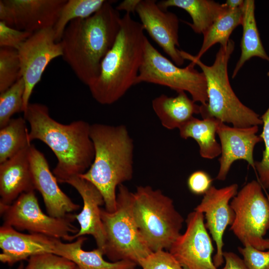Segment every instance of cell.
Returning a JSON list of instances; mask_svg holds the SVG:
<instances>
[{"instance_id":"cell-27","label":"cell","mask_w":269,"mask_h":269,"mask_svg":"<svg viewBox=\"0 0 269 269\" xmlns=\"http://www.w3.org/2000/svg\"><path fill=\"white\" fill-rule=\"evenodd\" d=\"M26 121L12 118L0 129V163L15 155L31 143L28 140Z\"/></svg>"},{"instance_id":"cell-8","label":"cell","mask_w":269,"mask_h":269,"mask_svg":"<svg viewBox=\"0 0 269 269\" xmlns=\"http://www.w3.org/2000/svg\"><path fill=\"white\" fill-rule=\"evenodd\" d=\"M190 63L180 68L163 56L146 38L142 63L135 85L141 82L158 84L175 90L187 92L195 102L205 105L208 101L206 80L202 72Z\"/></svg>"},{"instance_id":"cell-26","label":"cell","mask_w":269,"mask_h":269,"mask_svg":"<svg viewBox=\"0 0 269 269\" xmlns=\"http://www.w3.org/2000/svg\"><path fill=\"white\" fill-rule=\"evenodd\" d=\"M242 7L235 9H227L211 25L203 35L201 47L197 54L194 56L197 59L201 57L214 44L219 43L226 46L233 30L241 25Z\"/></svg>"},{"instance_id":"cell-23","label":"cell","mask_w":269,"mask_h":269,"mask_svg":"<svg viewBox=\"0 0 269 269\" xmlns=\"http://www.w3.org/2000/svg\"><path fill=\"white\" fill-rule=\"evenodd\" d=\"M243 32L241 41V52L232 74L234 78L245 63L254 57L269 62V56L261 41L255 17V1L245 0L242 7Z\"/></svg>"},{"instance_id":"cell-35","label":"cell","mask_w":269,"mask_h":269,"mask_svg":"<svg viewBox=\"0 0 269 269\" xmlns=\"http://www.w3.org/2000/svg\"><path fill=\"white\" fill-rule=\"evenodd\" d=\"M32 33L10 27L0 21V47H9L18 50Z\"/></svg>"},{"instance_id":"cell-31","label":"cell","mask_w":269,"mask_h":269,"mask_svg":"<svg viewBox=\"0 0 269 269\" xmlns=\"http://www.w3.org/2000/svg\"><path fill=\"white\" fill-rule=\"evenodd\" d=\"M263 129L260 135L264 143L265 148L261 160L255 161V168L263 187L269 190V107L261 117Z\"/></svg>"},{"instance_id":"cell-30","label":"cell","mask_w":269,"mask_h":269,"mask_svg":"<svg viewBox=\"0 0 269 269\" xmlns=\"http://www.w3.org/2000/svg\"><path fill=\"white\" fill-rule=\"evenodd\" d=\"M20 78V63L17 50L0 47V93Z\"/></svg>"},{"instance_id":"cell-5","label":"cell","mask_w":269,"mask_h":269,"mask_svg":"<svg viewBox=\"0 0 269 269\" xmlns=\"http://www.w3.org/2000/svg\"><path fill=\"white\" fill-rule=\"evenodd\" d=\"M235 47L232 39L226 46H220L210 66L186 51L180 50V53L184 60L198 65L206 78L208 101L205 105H200L203 119L215 118L236 128L259 126L263 125L259 115L241 102L229 82L228 64Z\"/></svg>"},{"instance_id":"cell-20","label":"cell","mask_w":269,"mask_h":269,"mask_svg":"<svg viewBox=\"0 0 269 269\" xmlns=\"http://www.w3.org/2000/svg\"><path fill=\"white\" fill-rule=\"evenodd\" d=\"M31 144L0 163V205H10L23 193L35 190L30 162Z\"/></svg>"},{"instance_id":"cell-39","label":"cell","mask_w":269,"mask_h":269,"mask_svg":"<svg viewBox=\"0 0 269 269\" xmlns=\"http://www.w3.org/2000/svg\"><path fill=\"white\" fill-rule=\"evenodd\" d=\"M140 0H125L121 2L116 8L118 10H124L130 13L135 12L136 8Z\"/></svg>"},{"instance_id":"cell-29","label":"cell","mask_w":269,"mask_h":269,"mask_svg":"<svg viewBox=\"0 0 269 269\" xmlns=\"http://www.w3.org/2000/svg\"><path fill=\"white\" fill-rule=\"evenodd\" d=\"M25 83L21 77L0 93V128L5 126L15 113L23 112Z\"/></svg>"},{"instance_id":"cell-41","label":"cell","mask_w":269,"mask_h":269,"mask_svg":"<svg viewBox=\"0 0 269 269\" xmlns=\"http://www.w3.org/2000/svg\"><path fill=\"white\" fill-rule=\"evenodd\" d=\"M24 268L23 263H21L16 269H24Z\"/></svg>"},{"instance_id":"cell-14","label":"cell","mask_w":269,"mask_h":269,"mask_svg":"<svg viewBox=\"0 0 269 269\" xmlns=\"http://www.w3.org/2000/svg\"><path fill=\"white\" fill-rule=\"evenodd\" d=\"M135 12L144 29L151 38L175 64L182 65L185 60L177 48L179 46V21L177 15L161 8L154 0H140Z\"/></svg>"},{"instance_id":"cell-18","label":"cell","mask_w":269,"mask_h":269,"mask_svg":"<svg viewBox=\"0 0 269 269\" xmlns=\"http://www.w3.org/2000/svg\"><path fill=\"white\" fill-rule=\"evenodd\" d=\"M58 240L40 234L22 233L11 226L2 225L0 228V248L2 251L0 261L12 266L36 255L54 254Z\"/></svg>"},{"instance_id":"cell-7","label":"cell","mask_w":269,"mask_h":269,"mask_svg":"<svg viewBox=\"0 0 269 269\" xmlns=\"http://www.w3.org/2000/svg\"><path fill=\"white\" fill-rule=\"evenodd\" d=\"M117 207L110 212L101 209L106 244L104 254L113 262L139 261L151 254L135 223L132 211L133 192L124 184L118 187Z\"/></svg>"},{"instance_id":"cell-19","label":"cell","mask_w":269,"mask_h":269,"mask_svg":"<svg viewBox=\"0 0 269 269\" xmlns=\"http://www.w3.org/2000/svg\"><path fill=\"white\" fill-rule=\"evenodd\" d=\"M10 9L14 28L34 33L53 27L67 0H3Z\"/></svg>"},{"instance_id":"cell-21","label":"cell","mask_w":269,"mask_h":269,"mask_svg":"<svg viewBox=\"0 0 269 269\" xmlns=\"http://www.w3.org/2000/svg\"><path fill=\"white\" fill-rule=\"evenodd\" d=\"M177 93L176 97L161 94L152 101L154 112L162 126L168 130L179 129L194 114H200V106L185 92Z\"/></svg>"},{"instance_id":"cell-40","label":"cell","mask_w":269,"mask_h":269,"mask_svg":"<svg viewBox=\"0 0 269 269\" xmlns=\"http://www.w3.org/2000/svg\"><path fill=\"white\" fill-rule=\"evenodd\" d=\"M244 0H227L224 5L228 9H235L243 7Z\"/></svg>"},{"instance_id":"cell-38","label":"cell","mask_w":269,"mask_h":269,"mask_svg":"<svg viewBox=\"0 0 269 269\" xmlns=\"http://www.w3.org/2000/svg\"><path fill=\"white\" fill-rule=\"evenodd\" d=\"M0 20L7 25L14 27L12 13L3 0H0Z\"/></svg>"},{"instance_id":"cell-2","label":"cell","mask_w":269,"mask_h":269,"mask_svg":"<svg viewBox=\"0 0 269 269\" xmlns=\"http://www.w3.org/2000/svg\"><path fill=\"white\" fill-rule=\"evenodd\" d=\"M114 1L107 0L89 17L70 21L60 41L63 59L87 86L98 76L102 61L120 29L122 17L112 5Z\"/></svg>"},{"instance_id":"cell-37","label":"cell","mask_w":269,"mask_h":269,"mask_svg":"<svg viewBox=\"0 0 269 269\" xmlns=\"http://www.w3.org/2000/svg\"><path fill=\"white\" fill-rule=\"evenodd\" d=\"M223 258L225 265L221 269H248L243 259L233 252H223Z\"/></svg>"},{"instance_id":"cell-12","label":"cell","mask_w":269,"mask_h":269,"mask_svg":"<svg viewBox=\"0 0 269 269\" xmlns=\"http://www.w3.org/2000/svg\"><path fill=\"white\" fill-rule=\"evenodd\" d=\"M203 213L195 210L186 219V229L168 251L185 269H218L212 255L214 248Z\"/></svg>"},{"instance_id":"cell-15","label":"cell","mask_w":269,"mask_h":269,"mask_svg":"<svg viewBox=\"0 0 269 269\" xmlns=\"http://www.w3.org/2000/svg\"><path fill=\"white\" fill-rule=\"evenodd\" d=\"M30 162L35 189L42 196L48 214L55 218H65L80 208L65 194L50 171L43 153L33 144L30 149Z\"/></svg>"},{"instance_id":"cell-36","label":"cell","mask_w":269,"mask_h":269,"mask_svg":"<svg viewBox=\"0 0 269 269\" xmlns=\"http://www.w3.org/2000/svg\"><path fill=\"white\" fill-rule=\"evenodd\" d=\"M212 179L203 170H197L188 177L187 184L190 191L196 195H204L211 188Z\"/></svg>"},{"instance_id":"cell-11","label":"cell","mask_w":269,"mask_h":269,"mask_svg":"<svg viewBox=\"0 0 269 269\" xmlns=\"http://www.w3.org/2000/svg\"><path fill=\"white\" fill-rule=\"evenodd\" d=\"M20 77L25 83L23 95L24 113L36 84L48 64L54 59L62 56L60 42H56L53 27L33 33L18 49Z\"/></svg>"},{"instance_id":"cell-22","label":"cell","mask_w":269,"mask_h":269,"mask_svg":"<svg viewBox=\"0 0 269 269\" xmlns=\"http://www.w3.org/2000/svg\"><path fill=\"white\" fill-rule=\"evenodd\" d=\"M86 239L84 236L79 237L74 242L68 243H62L59 239L54 254L72 262L79 269H129L137 266L130 261L107 262L103 257V252L98 248L92 251H84L82 247Z\"/></svg>"},{"instance_id":"cell-6","label":"cell","mask_w":269,"mask_h":269,"mask_svg":"<svg viewBox=\"0 0 269 269\" xmlns=\"http://www.w3.org/2000/svg\"><path fill=\"white\" fill-rule=\"evenodd\" d=\"M132 211L137 227L152 252L168 250L181 234L184 218L173 200L159 189L137 186L133 192Z\"/></svg>"},{"instance_id":"cell-34","label":"cell","mask_w":269,"mask_h":269,"mask_svg":"<svg viewBox=\"0 0 269 269\" xmlns=\"http://www.w3.org/2000/svg\"><path fill=\"white\" fill-rule=\"evenodd\" d=\"M238 250L248 269H269V249L261 251L246 244Z\"/></svg>"},{"instance_id":"cell-13","label":"cell","mask_w":269,"mask_h":269,"mask_svg":"<svg viewBox=\"0 0 269 269\" xmlns=\"http://www.w3.org/2000/svg\"><path fill=\"white\" fill-rule=\"evenodd\" d=\"M238 189L236 183L219 189L212 186L194 209L204 214L205 226L216 244V253L213 261L217 268L224 262L223 236L227 226L233 223L235 216L229 202L237 194Z\"/></svg>"},{"instance_id":"cell-4","label":"cell","mask_w":269,"mask_h":269,"mask_svg":"<svg viewBox=\"0 0 269 269\" xmlns=\"http://www.w3.org/2000/svg\"><path fill=\"white\" fill-rule=\"evenodd\" d=\"M95 156L89 169L79 176L92 183L104 198L105 210L117 207L116 189L133 175L134 145L126 126L91 125Z\"/></svg>"},{"instance_id":"cell-1","label":"cell","mask_w":269,"mask_h":269,"mask_svg":"<svg viewBox=\"0 0 269 269\" xmlns=\"http://www.w3.org/2000/svg\"><path fill=\"white\" fill-rule=\"evenodd\" d=\"M29 124L28 140L42 141L53 152L57 163L53 173L59 183L85 173L95 156L90 136V126L83 120L65 125L54 120L48 107L40 103H29L23 113Z\"/></svg>"},{"instance_id":"cell-33","label":"cell","mask_w":269,"mask_h":269,"mask_svg":"<svg viewBox=\"0 0 269 269\" xmlns=\"http://www.w3.org/2000/svg\"><path fill=\"white\" fill-rule=\"evenodd\" d=\"M137 265L142 269H185L169 251L164 250L152 252L140 260Z\"/></svg>"},{"instance_id":"cell-25","label":"cell","mask_w":269,"mask_h":269,"mask_svg":"<svg viewBox=\"0 0 269 269\" xmlns=\"http://www.w3.org/2000/svg\"><path fill=\"white\" fill-rule=\"evenodd\" d=\"M220 121L213 118L198 119L193 117L179 129L181 138L194 139L198 144L203 158L212 159L221 153V145L216 139Z\"/></svg>"},{"instance_id":"cell-16","label":"cell","mask_w":269,"mask_h":269,"mask_svg":"<svg viewBox=\"0 0 269 269\" xmlns=\"http://www.w3.org/2000/svg\"><path fill=\"white\" fill-rule=\"evenodd\" d=\"M258 130V126L236 128L220 122L217 134L220 140L221 153L217 179L225 180L232 164L237 160H244L255 168L254 149L258 143L263 141L261 136L256 134Z\"/></svg>"},{"instance_id":"cell-17","label":"cell","mask_w":269,"mask_h":269,"mask_svg":"<svg viewBox=\"0 0 269 269\" xmlns=\"http://www.w3.org/2000/svg\"><path fill=\"white\" fill-rule=\"evenodd\" d=\"M65 183L75 188L83 201L82 211L74 215L80 225V229L78 233L74 235V239L85 235H91L96 241L97 248L104 253L106 236L100 208L101 205L105 204L103 195L92 183L79 175L68 179Z\"/></svg>"},{"instance_id":"cell-9","label":"cell","mask_w":269,"mask_h":269,"mask_svg":"<svg viewBox=\"0 0 269 269\" xmlns=\"http://www.w3.org/2000/svg\"><path fill=\"white\" fill-rule=\"evenodd\" d=\"M262 187L252 180L232 199L230 204L235 216L230 230L244 246L266 251L269 249V238H265L269 230V199Z\"/></svg>"},{"instance_id":"cell-3","label":"cell","mask_w":269,"mask_h":269,"mask_svg":"<svg viewBox=\"0 0 269 269\" xmlns=\"http://www.w3.org/2000/svg\"><path fill=\"white\" fill-rule=\"evenodd\" d=\"M144 31L130 13L122 17L115 43L102 60L98 76L88 86L98 103L112 104L135 85L147 38Z\"/></svg>"},{"instance_id":"cell-24","label":"cell","mask_w":269,"mask_h":269,"mask_svg":"<svg viewBox=\"0 0 269 269\" xmlns=\"http://www.w3.org/2000/svg\"><path fill=\"white\" fill-rule=\"evenodd\" d=\"M158 6L167 10L170 7L184 9L192 18L186 22L197 34H204L213 23L227 9L223 4L213 0H164L157 2Z\"/></svg>"},{"instance_id":"cell-28","label":"cell","mask_w":269,"mask_h":269,"mask_svg":"<svg viewBox=\"0 0 269 269\" xmlns=\"http://www.w3.org/2000/svg\"><path fill=\"white\" fill-rule=\"evenodd\" d=\"M105 0H68L62 7L53 27L56 42H59L69 23L75 19L89 17L106 3Z\"/></svg>"},{"instance_id":"cell-43","label":"cell","mask_w":269,"mask_h":269,"mask_svg":"<svg viewBox=\"0 0 269 269\" xmlns=\"http://www.w3.org/2000/svg\"><path fill=\"white\" fill-rule=\"evenodd\" d=\"M75 269H79L76 266Z\"/></svg>"},{"instance_id":"cell-32","label":"cell","mask_w":269,"mask_h":269,"mask_svg":"<svg viewBox=\"0 0 269 269\" xmlns=\"http://www.w3.org/2000/svg\"><path fill=\"white\" fill-rule=\"evenodd\" d=\"M76 265L69 260L52 253L31 256L24 269H75Z\"/></svg>"},{"instance_id":"cell-42","label":"cell","mask_w":269,"mask_h":269,"mask_svg":"<svg viewBox=\"0 0 269 269\" xmlns=\"http://www.w3.org/2000/svg\"><path fill=\"white\" fill-rule=\"evenodd\" d=\"M136 269L135 268H131V269Z\"/></svg>"},{"instance_id":"cell-10","label":"cell","mask_w":269,"mask_h":269,"mask_svg":"<svg viewBox=\"0 0 269 269\" xmlns=\"http://www.w3.org/2000/svg\"><path fill=\"white\" fill-rule=\"evenodd\" d=\"M3 225L17 231L40 234L69 242L74 240L79 229L72 224L74 215L55 218L41 210L34 190L21 194L12 204H0Z\"/></svg>"}]
</instances>
